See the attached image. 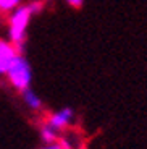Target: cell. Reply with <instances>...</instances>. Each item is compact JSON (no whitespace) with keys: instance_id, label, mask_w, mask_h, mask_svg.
Here are the masks:
<instances>
[{"instance_id":"8992f818","label":"cell","mask_w":147,"mask_h":149,"mask_svg":"<svg viewBox=\"0 0 147 149\" xmlns=\"http://www.w3.org/2000/svg\"><path fill=\"white\" fill-rule=\"evenodd\" d=\"M60 134L62 133H60L58 130H55L52 125H49L45 120L39 125V136H41L42 143H55V141H58Z\"/></svg>"},{"instance_id":"7a4b0ae2","label":"cell","mask_w":147,"mask_h":149,"mask_svg":"<svg viewBox=\"0 0 147 149\" xmlns=\"http://www.w3.org/2000/svg\"><path fill=\"white\" fill-rule=\"evenodd\" d=\"M8 84L18 93H23L24 89L31 88L33 84V68H31L29 60L26 58L23 52H19L15 57L13 63L10 65L7 74H5Z\"/></svg>"},{"instance_id":"52a82bcc","label":"cell","mask_w":147,"mask_h":149,"mask_svg":"<svg viewBox=\"0 0 147 149\" xmlns=\"http://www.w3.org/2000/svg\"><path fill=\"white\" fill-rule=\"evenodd\" d=\"M23 3V0H0V15H8Z\"/></svg>"},{"instance_id":"9c48e42d","label":"cell","mask_w":147,"mask_h":149,"mask_svg":"<svg viewBox=\"0 0 147 149\" xmlns=\"http://www.w3.org/2000/svg\"><path fill=\"white\" fill-rule=\"evenodd\" d=\"M39 149H62V146H60L58 141H55V143H42V146Z\"/></svg>"},{"instance_id":"ba28073f","label":"cell","mask_w":147,"mask_h":149,"mask_svg":"<svg viewBox=\"0 0 147 149\" xmlns=\"http://www.w3.org/2000/svg\"><path fill=\"white\" fill-rule=\"evenodd\" d=\"M66 5H70L71 8H74V10H79V8H83V5H84L86 0H63Z\"/></svg>"},{"instance_id":"5b68a950","label":"cell","mask_w":147,"mask_h":149,"mask_svg":"<svg viewBox=\"0 0 147 149\" xmlns=\"http://www.w3.org/2000/svg\"><path fill=\"white\" fill-rule=\"evenodd\" d=\"M21 97H23V102L31 112H41L42 107H44V102H42L41 96L33 89V88H28L21 93Z\"/></svg>"},{"instance_id":"277c9868","label":"cell","mask_w":147,"mask_h":149,"mask_svg":"<svg viewBox=\"0 0 147 149\" xmlns=\"http://www.w3.org/2000/svg\"><path fill=\"white\" fill-rule=\"evenodd\" d=\"M18 54V49L13 42L8 41L7 37H0V76L7 74L8 68Z\"/></svg>"},{"instance_id":"3957f363","label":"cell","mask_w":147,"mask_h":149,"mask_svg":"<svg viewBox=\"0 0 147 149\" xmlns=\"http://www.w3.org/2000/svg\"><path fill=\"white\" fill-rule=\"evenodd\" d=\"M74 117H76V113H74V110L71 107H62V109H58V110L50 112V113L45 117V122L62 133V131L68 130V128L73 125Z\"/></svg>"},{"instance_id":"6da1fadb","label":"cell","mask_w":147,"mask_h":149,"mask_svg":"<svg viewBox=\"0 0 147 149\" xmlns=\"http://www.w3.org/2000/svg\"><path fill=\"white\" fill-rule=\"evenodd\" d=\"M44 10L42 0H33L29 3H21L18 8L8 13L7 19V39L16 45L18 52L24 54V44L28 39V28L31 19Z\"/></svg>"}]
</instances>
